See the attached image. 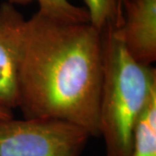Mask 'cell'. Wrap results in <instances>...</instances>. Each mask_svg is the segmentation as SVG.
Here are the masks:
<instances>
[{
    "mask_svg": "<svg viewBox=\"0 0 156 156\" xmlns=\"http://www.w3.org/2000/svg\"><path fill=\"white\" fill-rule=\"evenodd\" d=\"M130 156H156V90L136 121Z\"/></svg>",
    "mask_w": 156,
    "mask_h": 156,
    "instance_id": "cell-6",
    "label": "cell"
},
{
    "mask_svg": "<svg viewBox=\"0 0 156 156\" xmlns=\"http://www.w3.org/2000/svg\"><path fill=\"white\" fill-rule=\"evenodd\" d=\"M11 117H13L12 112L8 111V110L3 109V108H0V120H2V119H9V118H11Z\"/></svg>",
    "mask_w": 156,
    "mask_h": 156,
    "instance_id": "cell-9",
    "label": "cell"
},
{
    "mask_svg": "<svg viewBox=\"0 0 156 156\" xmlns=\"http://www.w3.org/2000/svg\"><path fill=\"white\" fill-rule=\"evenodd\" d=\"M89 23L101 33L108 27H118L122 21L119 0H84Z\"/></svg>",
    "mask_w": 156,
    "mask_h": 156,
    "instance_id": "cell-8",
    "label": "cell"
},
{
    "mask_svg": "<svg viewBox=\"0 0 156 156\" xmlns=\"http://www.w3.org/2000/svg\"><path fill=\"white\" fill-rule=\"evenodd\" d=\"M26 19L15 5H0V108L12 112L18 101V68Z\"/></svg>",
    "mask_w": 156,
    "mask_h": 156,
    "instance_id": "cell-4",
    "label": "cell"
},
{
    "mask_svg": "<svg viewBox=\"0 0 156 156\" xmlns=\"http://www.w3.org/2000/svg\"><path fill=\"white\" fill-rule=\"evenodd\" d=\"M128 0H119V2H120V6H121V9H122V6L123 5L126 3V2H128Z\"/></svg>",
    "mask_w": 156,
    "mask_h": 156,
    "instance_id": "cell-10",
    "label": "cell"
},
{
    "mask_svg": "<svg viewBox=\"0 0 156 156\" xmlns=\"http://www.w3.org/2000/svg\"><path fill=\"white\" fill-rule=\"evenodd\" d=\"M102 68L100 31L37 11L24 26L17 108L23 118L58 119L99 136Z\"/></svg>",
    "mask_w": 156,
    "mask_h": 156,
    "instance_id": "cell-1",
    "label": "cell"
},
{
    "mask_svg": "<svg viewBox=\"0 0 156 156\" xmlns=\"http://www.w3.org/2000/svg\"><path fill=\"white\" fill-rule=\"evenodd\" d=\"M112 31L134 61L151 66L156 61V0H128Z\"/></svg>",
    "mask_w": 156,
    "mask_h": 156,
    "instance_id": "cell-5",
    "label": "cell"
},
{
    "mask_svg": "<svg viewBox=\"0 0 156 156\" xmlns=\"http://www.w3.org/2000/svg\"><path fill=\"white\" fill-rule=\"evenodd\" d=\"M89 134L52 118L0 120V156H80Z\"/></svg>",
    "mask_w": 156,
    "mask_h": 156,
    "instance_id": "cell-3",
    "label": "cell"
},
{
    "mask_svg": "<svg viewBox=\"0 0 156 156\" xmlns=\"http://www.w3.org/2000/svg\"><path fill=\"white\" fill-rule=\"evenodd\" d=\"M37 1L38 11L48 17L62 21L75 23H89L86 9L74 5L69 0H7L11 5H27Z\"/></svg>",
    "mask_w": 156,
    "mask_h": 156,
    "instance_id": "cell-7",
    "label": "cell"
},
{
    "mask_svg": "<svg viewBox=\"0 0 156 156\" xmlns=\"http://www.w3.org/2000/svg\"><path fill=\"white\" fill-rule=\"evenodd\" d=\"M112 28L101 32L99 136L104 140L106 156H130L136 121L156 90V69L134 61L114 36Z\"/></svg>",
    "mask_w": 156,
    "mask_h": 156,
    "instance_id": "cell-2",
    "label": "cell"
}]
</instances>
